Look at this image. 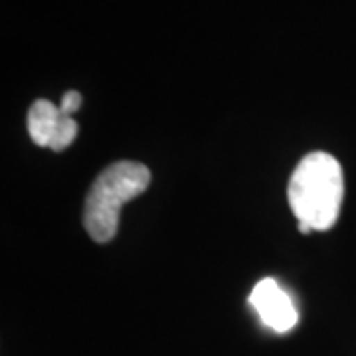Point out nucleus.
<instances>
[{"label":"nucleus","instance_id":"nucleus-1","mask_svg":"<svg viewBox=\"0 0 356 356\" xmlns=\"http://www.w3.org/2000/svg\"><path fill=\"white\" fill-rule=\"evenodd\" d=\"M287 198L299 224L311 226L313 232L331 229L339 220L344 198L341 163L323 151L303 156L289 178Z\"/></svg>","mask_w":356,"mask_h":356},{"label":"nucleus","instance_id":"nucleus-2","mask_svg":"<svg viewBox=\"0 0 356 356\" xmlns=\"http://www.w3.org/2000/svg\"><path fill=\"white\" fill-rule=\"evenodd\" d=\"M151 184V170L135 161H117L91 184L83 208V228L97 243L111 242L119 229L121 208Z\"/></svg>","mask_w":356,"mask_h":356},{"label":"nucleus","instance_id":"nucleus-3","mask_svg":"<svg viewBox=\"0 0 356 356\" xmlns=\"http://www.w3.org/2000/svg\"><path fill=\"white\" fill-rule=\"evenodd\" d=\"M250 305L254 307L261 323L271 331L287 332L297 325V309L293 305L291 297L271 277L257 281L250 295Z\"/></svg>","mask_w":356,"mask_h":356},{"label":"nucleus","instance_id":"nucleus-4","mask_svg":"<svg viewBox=\"0 0 356 356\" xmlns=\"http://www.w3.org/2000/svg\"><path fill=\"white\" fill-rule=\"evenodd\" d=\"M62 111L48 99H38L28 111V133L38 147H50Z\"/></svg>","mask_w":356,"mask_h":356},{"label":"nucleus","instance_id":"nucleus-5","mask_svg":"<svg viewBox=\"0 0 356 356\" xmlns=\"http://www.w3.org/2000/svg\"><path fill=\"white\" fill-rule=\"evenodd\" d=\"M77 137V123L74 117H70V115H64L60 117V123H58V127H56V133H54V137H51L50 143V149L51 151H56V153H60V151H64L67 149Z\"/></svg>","mask_w":356,"mask_h":356},{"label":"nucleus","instance_id":"nucleus-6","mask_svg":"<svg viewBox=\"0 0 356 356\" xmlns=\"http://www.w3.org/2000/svg\"><path fill=\"white\" fill-rule=\"evenodd\" d=\"M79 107H81V95H79L77 91H67L64 97H62L60 111L64 115H70V117H72Z\"/></svg>","mask_w":356,"mask_h":356}]
</instances>
